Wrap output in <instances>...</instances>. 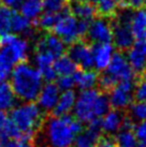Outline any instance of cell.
Wrapping results in <instances>:
<instances>
[{
    "instance_id": "6",
    "label": "cell",
    "mask_w": 146,
    "mask_h": 147,
    "mask_svg": "<svg viewBox=\"0 0 146 147\" xmlns=\"http://www.w3.org/2000/svg\"><path fill=\"white\" fill-rule=\"evenodd\" d=\"M132 11L133 10L128 8H120L119 12L115 13L114 21L111 22L112 41L115 47H117L120 52L129 49L135 41L130 27Z\"/></svg>"
},
{
    "instance_id": "24",
    "label": "cell",
    "mask_w": 146,
    "mask_h": 147,
    "mask_svg": "<svg viewBox=\"0 0 146 147\" xmlns=\"http://www.w3.org/2000/svg\"><path fill=\"white\" fill-rule=\"evenodd\" d=\"M33 23L34 21L32 22L31 20H29L23 14H20L14 10L12 21H11V32L26 34L27 37H31V34L34 33V30L32 28Z\"/></svg>"
},
{
    "instance_id": "16",
    "label": "cell",
    "mask_w": 146,
    "mask_h": 147,
    "mask_svg": "<svg viewBox=\"0 0 146 147\" xmlns=\"http://www.w3.org/2000/svg\"><path fill=\"white\" fill-rule=\"evenodd\" d=\"M134 123L128 116H125L120 129L115 133V145L116 147H137L138 139L134 134Z\"/></svg>"
},
{
    "instance_id": "31",
    "label": "cell",
    "mask_w": 146,
    "mask_h": 147,
    "mask_svg": "<svg viewBox=\"0 0 146 147\" xmlns=\"http://www.w3.org/2000/svg\"><path fill=\"white\" fill-rule=\"evenodd\" d=\"M56 58L54 57L52 54L47 52H42V51H36L34 55V63L36 65V69L39 71H43L45 69H49L53 67L54 60Z\"/></svg>"
},
{
    "instance_id": "11",
    "label": "cell",
    "mask_w": 146,
    "mask_h": 147,
    "mask_svg": "<svg viewBox=\"0 0 146 147\" xmlns=\"http://www.w3.org/2000/svg\"><path fill=\"white\" fill-rule=\"evenodd\" d=\"M68 56L82 69H93V59L91 46L84 41H75L70 44Z\"/></svg>"
},
{
    "instance_id": "17",
    "label": "cell",
    "mask_w": 146,
    "mask_h": 147,
    "mask_svg": "<svg viewBox=\"0 0 146 147\" xmlns=\"http://www.w3.org/2000/svg\"><path fill=\"white\" fill-rule=\"evenodd\" d=\"M91 51H93V68L98 71L105 70L114 54V45H112V43L93 44Z\"/></svg>"
},
{
    "instance_id": "10",
    "label": "cell",
    "mask_w": 146,
    "mask_h": 147,
    "mask_svg": "<svg viewBox=\"0 0 146 147\" xmlns=\"http://www.w3.org/2000/svg\"><path fill=\"white\" fill-rule=\"evenodd\" d=\"M85 37L93 44L111 43L112 42V27L111 22L106 17L93 18L89 23Z\"/></svg>"
},
{
    "instance_id": "34",
    "label": "cell",
    "mask_w": 146,
    "mask_h": 147,
    "mask_svg": "<svg viewBox=\"0 0 146 147\" xmlns=\"http://www.w3.org/2000/svg\"><path fill=\"white\" fill-rule=\"evenodd\" d=\"M133 97L137 100L146 101V70L141 74V78L135 83Z\"/></svg>"
},
{
    "instance_id": "4",
    "label": "cell",
    "mask_w": 146,
    "mask_h": 147,
    "mask_svg": "<svg viewBox=\"0 0 146 147\" xmlns=\"http://www.w3.org/2000/svg\"><path fill=\"white\" fill-rule=\"evenodd\" d=\"M10 118L28 142L39 130L45 117L44 111L33 101H29L14 106L11 110Z\"/></svg>"
},
{
    "instance_id": "25",
    "label": "cell",
    "mask_w": 146,
    "mask_h": 147,
    "mask_svg": "<svg viewBox=\"0 0 146 147\" xmlns=\"http://www.w3.org/2000/svg\"><path fill=\"white\" fill-rule=\"evenodd\" d=\"M16 104V96L5 81H0V112L11 111Z\"/></svg>"
},
{
    "instance_id": "29",
    "label": "cell",
    "mask_w": 146,
    "mask_h": 147,
    "mask_svg": "<svg viewBox=\"0 0 146 147\" xmlns=\"http://www.w3.org/2000/svg\"><path fill=\"white\" fill-rule=\"evenodd\" d=\"M95 4L96 11L100 16L111 18L117 12L119 0H97Z\"/></svg>"
},
{
    "instance_id": "13",
    "label": "cell",
    "mask_w": 146,
    "mask_h": 147,
    "mask_svg": "<svg viewBox=\"0 0 146 147\" xmlns=\"http://www.w3.org/2000/svg\"><path fill=\"white\" fill-rule=\"evenodd\" d=\"M126 57L135 75H141L146 70V39L135 40L132 46L127 49Z\"/></svg>"
},
{
    "instance_id": "14",
    "label": "cell",
    "mask_w": 146,
    "mask_h": 147,
    "mask_svg": "<svg viewBox=\"0 0 146 147\" xmlns=\"http://www.w3.org/2000/svg\"><path fill=\"white\" fill-rule=\"evenodd\" d=\"M60 94V89L57 84L53 82H47L44 86L42 85L39 94L36 97L38 105L40 106L44 112L53 111L57 103V100Z\"/></svg>"
},
{
    "instance_id": "44",
    "label": "cell",
    "mask_w": 146,
    "mask_h": 147,
    "mask_svg": "<svg viewBox=\"0 0 146 147\" xmlns=\"http://www.w3.org/2000/svg\"><path fill=\"white\" fill-rule=\"evenodd\" d=\"M144 4H146V0H144Z\"/></svg>"
},
{
    "instance_id": "43",
    "label": "cell",
    "mask_w": 146,
    "mask_h": 147,
    "mask_svg": "<svg viewBox=\"0 0 146 147\" xmlns=\"http://www.w3.org/2000/svg\"><path fill=\"white\" fill-rule=\"evenodd\" d=\"M137 147H145V146H143L142 144H138V145H137Z\"/></svg>"
},
{
    "instance_id": "32",
    "label": "cell",
    "mask_w": 146,
    "mask_h": 147,
    "mask_svg": "<svg viewBox=\"0 0 146 147\" xmlns=\"http://www.w3.org/2000/svg\"><path fill=\"white\" fill-rule=\"evenodd\" d=\"M57 18H58V13L45 11L44 13H41L40 15H39V17L36 20V27H39V28L47 31V30L53 29Z\"/></svg>"
},
{
    "instance_id": "2",
    "label": "cell",
    "mask_w": 146,
    "mask_h": 147,
    "mask_svg": "<svg viewBox=\"0 0 146 147\" xmlns=\"http://www.w3.org/2000/svg\"><path fill=\"white\" fill-rule=\"evenodd\" d=\"M11 88L16 98L25 102L34 101L43 85V78L40 71L29 65L28 62L20 61L14 65L11 72Z\"/></svg>"
},
{
    "instance_id": "20",
    "label": "cell",
    "mask_w": 146,
    "mask_h": 147,
    "mask_svg": "<svg viewBox=\"0 0 146 147\" xmlns=\"http://www.w3.org/2000/svg\"><path fill=\"white\" fill-rule=\"evenodd\" d=\"M76 100V94L73 89L64 90L57 100L55 107L53 109V115L61 116V115H68L70 112H72L74 103Z\"/></svg>"
},
{
    "instance_id": "39",
    "label": "cell",
    "mask_w": 146,
    "mask_h": 147,
    "mask_svg": "<svg viewBox=\"0 0 146 147\" xmlns=\"http://www.w3.org/2000/svg\"><path fill=\"white\" fill-rule=\"evenodd\" d=\"M96 147H116V145L113 139H111L110 136H105L99 140Z\"/></svg>"
},
{
    "instance_id": "9",
    "label": "cell",
    "mask_w": 146,
    "mask_h": 147,
    "mask_svg": "<svg viewBox=\"0 0 146 147\" xmlns=\"http://www.w3.org/2000/svg\"><path fill=\"white\" fill-rule=\"evenodd\" d=\"M103 71L109 74L116 83L135 80V73L129 65L126 55L120 51L113 54L111 61Z\"/></svg>"
},
{
    "instance_id": "12",
    "label": "cell",
    "mask_w": 146,
    "mask_h": 147,
    "mask_svg": "<svg viewBox=\"0 0 146 147\" xmlns=\"http://www.w3.org/2000/svg\"><path fill=\"white\" fill-rule=\"evenodd\" d=\"M101 134L100 119L93 120L87 123L86 129H82L75 136L72 147H96L99 140L101 139Z\"/></svg>"
},
{
    "instance_id": "15",
    "label": "cell",
    "mask_w": 146,
    "mask_h": 147,
    "mask_svg": "<svg viewBox=\"0 0 146 147\" xmlns=\"http://www.w3.org/2000/svg\"><path fill=\"white\" fill-rule=\"evenodd\" d=\"M36 51L47 52V53L52 54L55 58H57L64 55L66 51V44L55 33L47 32L36 41Z\"/></svg>"
},
{
    "instance_id": "41",
    "label": "cell",
    "mask_w": 146,
    "mask_h": 147,
    "mask_svg": "<svg viewBox=\"0 0 146 147\" xmlns=\"http://www.w3.org/2000/svg\"><path fill=\"white\" fill-rule=\"evenodd\" d=\"M80 1H84V2H89V3L95 4L97 2V0H80Z\"/></svg>"
},
{
    "instance_id": "18",
    "label": "cell",
    "mask_w": 146,
    "mask_h": 147,
    "mask_svg": "<svg viewBox=\"0 0 146 147\" xmlns=\"http://www.w3.org/2000/svg\"><path fill=\"white\" fill-rule=\"evenodd\" d=\"M125 115L120 110H109L105 114L100 118L101 131L106 135H113L117 132L122 125V120Z\"/></svg>"
},
{
    "instance_id": "3",
    "label": "cell",
    "mask_w": 146,
    "mask_h": 147,
    "mask_svg": "<svg viewBox=\"0 0 146 147\" xmlns=\"http://www.w3.org/2000/svg\"><path fill=\"white\" fill-rule=\"evenodd\" d=\"M109 98L103 91L95 88L81 90L73 106V116L82 123L100 119L110 110Z\"/></svg>"
},
{
    "instance_id": "33",
    "label": "cell",
    "mask_w": 146,
    "mask_h": 147,
    "mask_svg": "<svg viewBox=\"0 0 146 147\" xmlns=\"http://www.w3.org/2000/svg\"><path fill=\"white\" fill-rule=\"evenodd\" d=\"M42 4L45 11L59 13L68 7V0H42Z\"/></svg>"
},
{
    "instance_id": "1",
    "label": "cell",
    "mask_w": 146,
    "mask_h": 147,
    "mask_svg": "<svg viewBox=\"0 0 146 147\" xmlns=\"http://www.w3.org/2000/svg\"><path fill=\"white\" fill-rule=\"evenodd\" d=\"M83 129V123L74 116L53 115L44 119L33 139L36 147H72L74 139Z\"/></svg>"
},
{
    "instance_id": "37",
    "label": "cell",
    "mask_w": 146,
    "mask_h": 147,
    "mask_svg": "<svg viewBox=\"0 0 146 147\" xmlns=\"http://www.w3.org/2000/svg\"><path fill=\"white\" fill-rule=\"evenodd\" d=\"M144 5V0H119L118 9L119 8H128L131 10L142 8Z\"/></svg>"
},
{
    "instance_id": "35",
    "label": "cell",
    "mask_w": 146,
    "mask_h": 147,
    "mask_svg": "<svg viewBox=\"0 0 146 147\" xmlns=\"http://www.w3.org/2000/svg\"><path fill=\"white\" fill-rule=\"evenodd\" d=\"M57 86L60 90H69L73 89V87L75 86L73 75H61L57 80Z\"/></svg>"
},
{
    "instance_id": "19",
    "label": "cell",
    "mask_w": 146,
    "mask_h": 147,
    "mask_svg": "<svg viewBox=\"0 0 146 147\" xmlns=\"http://www.w3.org/2000/svg\"><path fill=\"white\" fill-rule=\"evenodd\" d=\"M130 27L135 40L146 39V9L140 8L132 11Z\"/></svg>"
},
{
    "instance_id": "30",
    "label": "cell",
    "mask_w": 146,
    "mask_h": 147,
    "mask_svg": "<svg viewBox=\"0 0 146 147\" xmlns=\"http://www.w3.org/2000/svg\"><path fill=\"white\" fill-rule=\"evenodd\" d=\"M14 10L0 5V36L11 32V21Z\"/></svg>"
},
{
    "instance_id": "28",
    "label": "cell",
    "mask_w": 146,
    "mask_h": 147,
    "mask_svg": "<svg viewBox=\"0 0 146 147\" xmlns=\"http://www.w3.org/2000/svg\"><path fill=\"white\" fill-rule=\"evenodd\" d=\"M128 117L134 123H141L146 120V101L137 100L135 102H131L128 107Z\"/></svg>"
},
{
    "instance_id": "26",
    "label": "cell",
    "mask_w": 146,
    "mask_h": 147,
    "mask_svg": "<svg viewBox=\"0 0 146 147\" xmlns=\"http://www.w3.org/2000/svg\"><path fill=\"white\" fill-rule=\"evenodd\" d=\"M53 68L57 75H73L77 70L76 63L69 56L61 55L54 60Z\"/></svg>"
},
{
    "instance_id": "21",
    "label": "cell",
    "mask_w": 146,
    "mask_h": 147,
    "mask_svg": "<svg viewBox=\"0 0 146 147\" xmlns=\"http://www.w3.org/2000/svg\"><path fill=\"white\" fill-rule=\"evenodd\" d=\"M98 73L93 69H77L73 74L74 84L81 90L93 88L98 84Z\"/></svg>"
},
{
    "instance_id": "27",
    "label": "cell",
    "mask_w": 146,
    "mask_h": 147,
    "mask_svg": "<svg viewBox=\"0 0 146 147\" xmlns=\"http://www.w3.org/2000/svg\"><path fill=\"white\" fill-rule=\"evenodd\" d=\"M20 14L31 21H36L43 11L42 0H23L20 5Z\"/></svg>"
},
{
    "instance_id": "42",
    "label": "cell",
    "mask_w": 146,
    "mask_h": 147,
    "mask_svg": "<svg viewBox=\"0 0 146 147\" xmlns=\"http://www.w3.org/2000/svg\"><path fill=\"white\" fill-rule=\"evenodd\" d=\"M24 147H36V145H34V144H33V145H29V144L26 143V145H25Z\"/></svg>"
},
{
    "instance_id": "7",
    "label": "cell",
    "mask_w": 146,
    "mask_h": 147,
    "mask_svg": "<svg viewBox=\"0 0 146 147\" xmlns=\"http://www.w3.org/2000/svg\"><path fill=\"white\" fill-rule=\"evenodd\" d=\"M53 31L65 42V44H72L81 38L78 31V20L70 12L68 7L58 13V18L54 25Z\"/></svg>"
},
{
    "instance_id": "38",
    "label": "cell",
    "mask_w": 146,
    "mask_h": 147,
    "mask_svg": "<svg viewBox=\"0 0 146 147\" xmlns=\"http://www.w3.org/2000/svg\"><path fill=\"white\" fill-rule=\"evenodd\" d=\"M26 143V141L20 139L0 140V147H24Z\"/></svg>"
},
{
    "instance_id": "40",
    "label": "cell",
    "mask_w": 146,
    "mask_h": 147,
    "mask_svg": "<svg viewBox=\"0 0 146 147\" xmlns=\"http://www.w3.org/2000/svg\"><path fill=\"white\" fill-rule=\"evenodd\" d=\"M0 2L4 7H8V8L13 9V10H16L17 8H20V5L23 2V0H0Z\"/></svg>"
},
{
    "instance_id": "36",
    "label": "cell",
    "mask_w": 146,
    "mask_h": 147,
    "mask_svg": "<svg viewBox=\"0 0 146 147\" xmlns=\"http://www.w3.org/2000/svg\"><path fill=\"white\" fill-rule=\"evenodd\" d=\"M134 134L138 139V142L146 147V120L139 123L137 126H134Z\"/></svg>"
},
{
    "instance_id": "23",
    "label": "cell",
    "mask_w": 146,
    "mask_h": 147,
    "mask_svg": "<svg viewBox=\"0 0 146 147\" xmlns=\"http://www.w3.org/2000/svg\"><path fill=\"white\" fill-rule=\"evenodd\" d=\"M7 139H20L26 141L23 133L13 123L5 112H0V140Z\"/></svg>"
},
{
    "instance_id": "22",
    "label": "cell",
    "mask_w": 146,
    "mask_h": 147,
    "mask_svg": "<svg viewBox=\"0 0 146 147\" xmlns=\"http://www.w3.org/2000/svg\"><path fill=\"white\" fill-rule=\"evenodd\" d=\"M69 10L78 21H85L88 23L93 21L97 14L96 7L93 3L84 2V1H80V0L74 1L71 4V8Z\"/></svg>"
},
{
    "instance_id": "8",
    "label": "cell",
    "mask_w": 146,
    "mask_h": 147,
    "mask_svg": "<svg viewBox=\"0 0 146 147\" xmlns=\"http://www.w3.org/2000/svg\"><path fill=\"white\" fill-rule=\"evenodd\" d=\"M135 80L118 82L110 90L109 98L110 106L115 110H125L131 104L133 100V91Z\"/></svg>"
},
{
    "instance_id": "5",
    "label": "cell",
    "mask_w": 146,
    "mask_h": 147,
    "mask_svg": "<svg viewBox=\"0 0 146 147\" xmlns=\"http://www.w3.org/2000/svg\"><path fill=\"white\" fill-rule=\"evenodd\" d=\"M29 49L28 41L14 34L7 44L0 45V81H7L14 65L27 59Z\"/></svg>"
}]
</instances>
